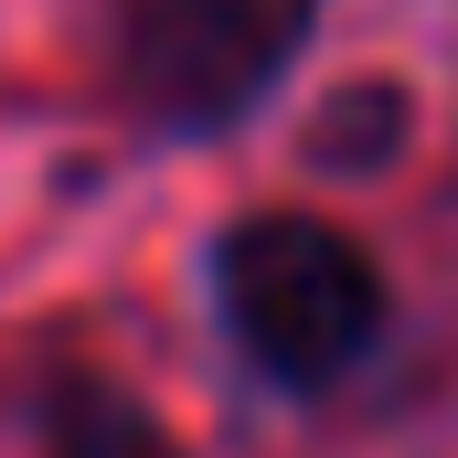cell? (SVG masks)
<instances>
[{"instance_id": "1", "label": "cell", "mask_w": 458, "mask_h": 458, "mask_svg": "<svg viewBox=\"0 0 458 458\" xmlns=\"http://www.w3.org/2000/svg\"><path fill=\"white\" fill-rule=\"evenodd\" d=\"M214 288H225L234 342L277 384H331L352 352L384 331V277L320 214H245V225H225Z\"/></svg>"}, {"instance_id": "2", "label": "cell", "mask_w": 458, "mask_h": 458, "mask_svg": "<svg viewBox=\"0 0 458 458\" xmlns=\"http://www.w3.org/2000/svg\"><path fill=\"white\" fill-rule=\"evenodd\" d=\"M117 11V75L171 128H225L310 32L320 0H107Z\"/></svg>"}, {"instance_id": "3", "label": "cell", "mask_w": 458, "mask_h": 458, "mask_svg": "<svg viewBox=\"0 0 458 458\" xmlns=\"http://www.w3.org/2000/svg\"><path fill=\"white\" fill-rule=\"evenodd\" d=\"M32 458H182V448H171V427L139 394H117V384H54Z\"/></svg>"}]
</instances>
